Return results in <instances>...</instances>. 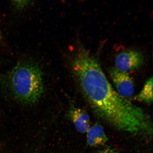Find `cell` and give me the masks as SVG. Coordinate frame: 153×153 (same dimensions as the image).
Listing matches in <instances>:
<instances>
[{"mask_svg":"<svg viewBox=\"0 0 153 153\" xmlns=\"http://www.w3.org/2000/svg\"><path fill=\"white\" fill-rule=\"evenodd\" d=\"M71 67L84 94L100 117L118 131L139 136H152L150 116L118 94L98 62L87 51L82 48L78 51Z\"/></svg>","mask_w":153,"mask_h":153,"instance_id":"cell-1","label":"cell"},{"mask_svg":"<svg viewBox=\"0 0 153 153\" xmlns=\"http://www.w3.org/2000/svg\"><path fill=\"white\" fill-rule=\"evenodd\" d=\"M7 79L13 97L21 104H35L43 95V73L35 61H20L9 72Z\"/></svg>","mask_w":153,"mask_h":153,"instance_id":"cell-2","label":"cell"},{"mask_svg":"<svg viewBox=\"0 0 153 153\" xmlns=\"http://www.w3.org/2000/svg\"><path fill=\"white\" fill-rule=\"evenodd\" d=\"M109 73L118 94L126 99L132 96L134 87L133 78L128 72L114 67L109 70Z\"/></svg>","mask_w":153,"mask_h":153,"instance_id":"cell-3","label":"cell"},{"mask_svg":"<svg viewBox=\"0 0 153 153\" xmlns=\"http://www.w3.org/2000/svg\"><path fill=\"white\" fill-rule=\"evenodd\" d=\"M143 59V55L139 51L133 50L122 51L116 55L115 67L120 70L128 72L142 65Z\"/></svg>","mask_w":153,"mask_h":153,"instance_id":"cell-4","label":"cell"},{"mask_svg":"<svg viewBox=\"0 0 153 153\" xmlns=\"http://www.w3.org/2000/svg\"><path fill=\"white\" fill-rule=\"evenodd\" d=\"M68 116L76 129L80 133L87 132L90 127V118L89 115L82 109L71 108L69 111Z\"/></svg>","mask_w":153,"mask_h":153,"instance_id":"cell-5","label":"cell"},{"mask_svg":"<svg viewBox=\"0 0 153 153\" xmlns=\"http://www.w3.org/2000/svg\"><path fill=\"white\" fill-rule=\"evenodd\" d=\"M86 133L87 143L90 147L104 146L108 140L104 128L100 124H96L90 127Z\"/></svg>","mask_w":153,"mask_h":153,"instance_id":"cell-6","label":"cell"},{"mask_svg":"<svg viewBox=\"0 0 153 153\" xmlns=\"http://www.w3.org/2000/svg\"><path fill=\"white\" fill-rule=\"evenodd\" d=\"M153 81L152 76L147 80L142 90L135 97L136 100L147 104H150L152 102Z\"/></svg>","mask_w":153,"mask_h":153,"instance_id":"cell-7","label":"cell"},{"mask_svg":"<svg viewBox=\"0 0 153 153\" xmlns=\"http://www.w3.org/2000/svg\"><path fill=\"white\" fill-rule=\"evenodd\" d=\"M12 2V4L15 8L18 10H22L26 8L31 3L30 1H14Z\"/></svg>","mask_w":153,"mask_h":153,"instance_id":"cell-8","label":"cell"},{"mask_svg":"<svg viewBox=\"0 0 153 153\" xmlns=\"http://www.w3.org/2000/svg\"><path fill=\"white\" fill-rule=\"evenodd\" d=\"M97 153H119L115 149L111 146L105 147L99 150Z\"/></svg>","mask_w":153,"mask_h":153,"instance_id":"cell-9","label":"cell"}]
</instances>
